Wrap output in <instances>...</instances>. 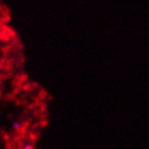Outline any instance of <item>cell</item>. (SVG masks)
<instances>
[{"label":"cell","mask_w":149,"mask_h":149,"mask_svg":"<svg viewBox=\"0 0 149 149\" xmlns=\"http://www.w3.org/2000/svg\"><path fill=\"white\" fill-rule=\"evenodd\" d=\"M13 126H14L15 129H19L20 126H22V123H20V121H18V120H15V121L13 123Z\"/></svg>","instance_id":"obj_1"}]
</instances>
